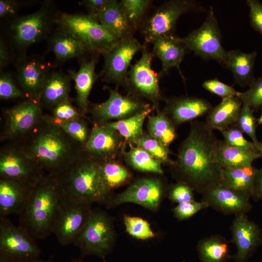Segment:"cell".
<instances>
[{
    "instance_id": "680465c9",
    "label": "cell",
    "mask_w": 262,
    "mask_h": 262,
    "mask_svg": "<svg viewBox=\"0 0 262 262\" xmlns=\"http://www.w3.org/2000/svg\"><path fill=\"white\" fill-rule=\"evenodd\" d=\"M35 262H53L51 261H49V260H38L37 261Z\"/></svg>"
},
{
    "instance_id": "ab89813d",
    "label": "cell",
    "mask_w": 262,
    "mask_h": 262,
    "mask_svg": "<svg viewBox=\"0 0 262 262\" xmlns=\"http://www.w3.org/2000/svg\"><path fill=\"white\" fill-rule=\"evenodd\" d=\"M151 0H121L119 1L133 33L142 22Z\"/></svg>"
},
{
    "instance_id": "4fadbf2b",
    "label": "cell",
    "mask_w": 262,
    "mask_h": 262,
    "mask_svg": "<svg viewBox=\"0 0 262 262\" xmlns=\"http://www.w3.org/2000/svg\"><path fill=\"white\" fill-rule=\"evenodd\" d=\"M92 204L65 195L52 229L61 245L74 244L89 218Z\"/></svg>"
},
{
    "instance_id": "ee69618b",
    "label": "cell",
    "mask_w": 262,
    "mask_h": 262,
    "mask_svg": "<svg viewBox=\"0 0 262 262\" xmlns=\"http://www.w3.org/2000/svg\"><path fill=\"white\" fill-rule=\"evenodd\" d=\"M238 97L247 103L253 112L262 108V76L256 78L246 91L240 92Z\"/></svg>"
},
{
    "instance_id": "8992f818",
    "label": "cell",
    "mask_w": 262,
    "mask_h": 262,
    "mask_svg": "<svg viewBox=\"0 0 262 262\" xmlns=\"http://www.w3.org/2000/svg\"><path fill=\"white\" fill-rule=\"evenodd\" d=\"M56 26L77 38L89 53L104 55L113 49L120 40L88 14L59 13Z\"/></svg>"
},
{
    "instance_id": "9f6ffc18",
    "label": "cell",
    "mask_w": 262,
    "mask_h": 262,
    "mask_svg": "<svg viewBox=\"0 0 262 262\" xmlns=\"http://www.w3.org/2000/svg\"><path fill=\"white\" fill-rule=\"evenodd\" d=\"M258 152L259 153L261 157H262V142H259L258 146Z\"/></svg>"
},
{
    "instance_id": "f907efd6",
    "label": "cell",
    "mask_w": 262,
    "mask_h": 262,
    "mask_svg": "<svg viewBox=\"0 0 262 262\" xmlns=\"http://www.w3.org/2000/svg\"><path fill=\"white\" fill-rule=\"evenodd\" d=\"M249 8V16L251 27L262 34V3L257 0L246 1Z\"/></svg>"
},
{
    "instance_id": "f546056e",
    "label": "cell",
    "mask_w": 262,
    "mask_h": 262,
    "mask_svg": "<svg viewBox=\"0 0 262 262\" xmlns=\"http://www.w3.org/2000/svg\"><path fill=\"white\" fill-rule=\"evenodd\" d=\"M100 24L111 31L119 39L133 36L126 14L116 0H108L96 16Z\"/></svg>"
},
{
    "instance_id": "d590c367",
    "label": "cell",
    "mask_w": 262,
    "mask_h": 262,
    "mask_svg": "<svg viewBox=\"0 0 262 262\" xmlns=\"http://www.w3.org/2000/svg\"><path fill=\"white\" fill-rule=\"evenodd\" d=\"M154 107H149L127 118L109 122L103 125L115 130L125 139L131 141L143 133L145 119Z\"/></svg>"
},
{
    "instance_id": "6125c7cd",
    "label": "cell",
    "mask_w": 262,
    "mask_h": 262,
    "mask_svg": "<svg viewBox=\"0 0 262 262\" xmlns=\"http://www.w3.org/2000/svg\"></svg>"
},
{
    "instance_id": "ba28073f",
    "label": "cell",
    "mask_w": 262,
    "mask_h": 262,
    "mask_svg": "<svg viewBox=\"0 0 262 262\" xmlns=\"http://www.w3.org/2000/svg\"><path fill=\"white\" fill-rule=\"evenodd\" d=\"M46 174L17 143L7 142L0 149V179L19 181L33 187Z\"/></svg>"
},
{
    "instance_id": "83f0119b",
    "label": "cell",
    "mask_w": 262,
    "mask_h": 262,
    "mask_svg": "<svg viewBox=\"0 0 262 262\" xmlns=\"http://www.w3.org/2000/svg\"><path fill=\"white\" fill-rule=\"evenodd\" d=\"M242 105L243 102L238 97L223 98L207 115L205 123L213 131L226 130L235 123Z\"/></svg>"
},
{
    "instance_id": "9c48e42d",
    "label": "cell",
    "mask_w": 262,
    "mask_h": 262,
    "mask_svg": "<svg viewBox=\"0 0 262 262\" xmlns=\"http://www.w3.org/2000/svg\"><path fill=\"white\" fill-rule=\"evenodd\" d=\"M35 240L8 217H0V259L10 262H35L41 250Z\"/></svg>"
},
{
    "instance_id": "9a60e30c",
    "label": "cell",
    "mask_w": 262,
    "mask_h": 262,
    "mask_svg": "<svg viewBox=\"0 0 262 262\" xmlns=\"http://www.w3.org/2000/svg\"><path fill=\"white\" fill-rule=\"evenodd\" d=\"M109 97L99 104L90 103L88 112L92 115L95 124L102 125L110 120H120L131 117L149 108L138 97L123 96L117 90L108 88Z\"/></svg>"
},
{
    "instance_id": "f35d334b",
    "label": "cell",
    "mask_w": 262,
    "mask_h": 262,
    "mask_svg": "<svg viewBox=\"0 0 262 262\" xmlns=\"http://www.w3.org/2000/svg\"><path fill=\"white\" fill-rule=\"evenodd\" d=\"M147 152L151 156L161 163L171 164L169 158L168 148L150 134L143 133L131 141Z\"/></svg>"
},
{
    "instance_id": "6da1fadb",
    "label": "cell",
    "mask_w": 262,
    "mask_h": 262,
    "mask_svg": "<svg viewBox=\"0 0 262 262\" xmlns=\"http://www.w3.org/2000/svg\"><path fill=\"white\" fill-rule=\"evenodd\" d=\"M218 140L205 122H192L188 135L179 148L177 160L170 165L177 182L200 194L220 183L223 168L216 161Z\"/></svg>"
},
{
    "instance_id": "3957f363",
    "label": "cell",
    "mask_w": 262,
    "mask_h": 262,
    "mask_svg": "<svg viewBox=\"0 0 262 262\" xmlns=\"http://www.w3.org/2000/svg\"><path fill=\"white\" fill-rule=\"evenodd\" d=\"M64 196L57 178L46 174L31 188L19 214V226L36 240L48 237L52 233Z\"/></svg>"
},
{
    "instance_id": "94428289",
    "label": "cell",
    "mask_w": 262,
    "mask_h": 262,
    "mask_svg": "<svg viewBox=\"0 0 262 262\" xmlns=\"http://www.w3.org/2000/svg\"><path fill=\"white\" fill-rule=\"evenodd\" d=\"M77 262H82L81 261H79ZM103 262H106L105 261V259H103Z\"/></svg>"
},
{
    "instance_id": "6f0895ef",
    "label": "cell",
    "mask_w": 262,
    "mask_h": 262,
    "mask_svg": "<svg viewBox=\"0 0 262 262\" xmlns=\"http://www.w3.org/2000/svg\"><path fill=\"white\" fill-rule=\"evenodd\" d=\"M261 109L262 110V108ZM261 124H262V111L260 116L257 119V126Z\"/></svg>"
},
{
    "instance_id": "44dd1931",
    "label": "cell",
    "mask_w": 262,
    "mask_h": 262,
    "mask_svg": "<svg viewBox=\"0 0 262 262\" xmlns=\"http://www.w3.org/2000/svg\"><path fill=\"white\" fill-rule=\"evenodd\" d=\"M213 107L208 101L198 97H173L167 99L164 111L177 126L207 115Z\"/></svg>"
},
{
    "instance_id": "f1b7e54d",
    "label": "cell",
    "mask_w": 262,
    "mask_h": 262,
    "mask_svg": "<svg viewBox=\"0 0 262 262\" xmlns=\"http://www.w3.org/2000/svg\"><path fill=\"white\" fill-rule=\"evenodd\" d=\"M257 54L256 51L246 53L240 50L227 51L225 67L233 74L236 84L249 87L255 80L254 67Z\"/></svg>"
},
{
    "instance_id": "e575fe53",
    "label": "cell",
    "mask_w": 262,
    "mask_h": 262,
    "mask_svg": "<svg viewBox=\"0 0 262 262\" xmlns=\"http://www.w3.org/2000/svg\"><path fill=\"white\" fill-rule=\"evenodd\" d=\"M175 127L164 111L148 117L147 128L149 134L168 148L177 137Z\"/></svg>"
},
{
    "instance_id": "e0dca14e",
    "label": "cell",
    "mask_w": 262,
    "mask_h": 262,
    "mask_svg": "<svg viewBox=\"0 0 262 262\" xmlns=\"http://www.w3.org/2000/svg\"><path fill=\"white\" fill-rule=\"evenodd\" d=\"M144 47L133 36L120 39L113 49L103 55V79L118 85L125 84L133 56Z\"/></svg>"
},
{
    "instance_id": "484cf974",
    "label": "cell",
    "mask_w": 262,
    "mask_h": 262,
    "mask_svg": "<svg viewBox=\"0 0 262 262\" xmlns=\"http://www.w3.org/2000/svg\"><path fill=\"white\" fill-rule=\"evenodd\" d=\"M153 52L160 59L162 69L159 73L160 76L168 73L172 67H176L181 74L180 64L187 49L181 40V38L175 35L167 36L154 40Z\"/></svg>"
},
{
    "instance_id": "8d00e7d4",
    "label": "cell",
    "mask_w": 262,
    "mask_h": 262,
    "mask_svg": "<svg viewBox=\"0 0 262 262\" xmlns=\"http://www.w3.org/2000/svg\"><path fill=\"white\" fill-rule=\"evenodd\" d=\"M125 159L130 166L138 171L163 174L161 163L139 147L130 149L125 154Z\"/></svg>"
},
{
    "instance_id": "4316f807",
    "label": "cell",
    "mask_w": 262,
    "mask_h": 262,
    "mask_svg": "<svg viewBox=\"0 0 262 262\" xmlns=\"http://www.w3.org/2000/svg\"><path fill=\"white\" fill-rule=\"evenodd\" d=\"M71 78L59 70L50 71L42 87L40 101L50 111L60 103L69 98Z\"/></svg>"
},
{
    "instance_id": "b9f144b4",
    "label": "cell",
    "mask_w": 262,
    "mask_h": 262,
    "mask_svg": "<svg viewBox=\"0 0 262 262\" xmlns=\"http://www.w3.org/2000/svg\"><path fill=\"white\" fill-rule=\"evenodd\" d=\"M253 111L246 103L243 105L234 124L243 133L247 134L252 142L258 146L259 141L257 139L256 130L257 119L253 115Z\"/></svg>"
},
{
    "instance_id": "5b68a950",
    "label": "cell",
    "mask_w": 262,
    "mask_h": 262,
    "mask_svg": "<svg viewBox=\"0 0 262 262\" xmlns=\"http://www.w3.org/2000/svg\"><path fill=\"white\" fill-rule=\"evenodd\" d=\"M59 14L52 1H45L35 12L12 19L4 40L16 60L26 55L32 44L49 37L57 25Z\"/></svg>"
},
{
    "instance_id": "74e56055",
    "label": "cell",
    "mask_w": 262,
    "mask_h": 262,
    "mask_svg": "<svg viewBox=\"0 0 262 262\" xmlns=\"http://www.w3.org/2000/svg\"><path fill=\"white\" fill-rule=\"evenodd\" d=\"M45 116L51 122L59 126L82 147L88 141L91 131L88 128L84 117L72 120L63 121L54 119L49 115L45 114Z\"/></svg>"
},
{
    "instance_id": "7402d4cb",
    "label": "cell",
    "mask_w": 262,
    "mask_h": 262,
    "mask_svg": "<svg viewBox=\"0 0 262 262\" xmlns=\"http://www.w3.org/2000/svg\"><path fill=\"white\" fill-rule=\"evenodd\" d=\"M118 133L112 128L95 124L82 151L99 161L114 159L121 144Z\"/></svg>"
},
{
    "instance_id": "52a82bcc",
    "label": "cell",
    "mask_w": 262,
    "mask_h": 262,
    "mask_svg": "<svg viewBox=\"0 0 262 262\" xmlns=\"http://www.w3.org/2000/svg\"><path fill=\"white\" fill-rule=\"evenodd\" d=\"M115 238L112 217L106 212L95 208L73 244L83 256L95 255L105 259L111 252Z\"/></svg>"
},
{
    "instance_id": "91938a15",
    "label": "cell",
    "mask_w": 262,
    "mask_h": 262,
    "mask_svg": "<svg viewBox=\"0 0 262 262\" xmlns=\"http://www.w3.org/2000/svg\"><path fill=\"white\" fill-rule=\"evenodd\" d=\"M0 262H10L7 261L6 260H4V259H0Z\"/></svg>"
},
{
    "instance_id": "11a10c76",
    "label": "cell",
    "mask_w": 262,
    "mask_h": 262,
    "mask_svg": "<svg viewBox=\"0 0 262 262\" xmlns=\"http://www.w3.org/2000/svg\"><path fill=\"white\" fill-rule=\"evenodd\" d=\"M252 197L255 200L262 199V166L257 169Z\"/></svg>"
},
{
    "instance_id": "cb8c5ba5",
    "label": "cell",
    "mask_w": 262,
    "mask_h": 262,
    "mask_svg": "<svg viewBox=\"0 0 262 262\" xmlns=\"http://www.w3.org/2000/svg\"><path fill=\"white\" fill-rule=\"evenodd\" d=\"M48 40V49L55 54L57 64L74 58L83 59L89 53L77 38L57 26Z\"/></svg>"
},
{
    "instance_id": "5bb4252c",
    "label": "cell",
    "mask_w": 262,
    "mask_h": 262,
    "mask_svg": "<svg viewBox=\"0 0 262 262\" xmlns=\"http://www.w3.org/2000/svg\"><path fill=\"white\" fill-rule=\"evenodd\" d=\"M141 52V57L131 66L125 84L131 95L144 97L155 106L162 98L159 87L161 76L152 68L153 51L145 47Z\"/></svg>"
},
{
    "instance_id": "db71d44e",
    "label": "cell",
    "mask_w": 262,
    "mask_h": 262,
    "mask_svg": "<svg viewBox=\"0 0 262 262\" xmlns=\"http://www.w3.org/2000/svg\"><path fill=\"white\" fill-rule=\"evenodd\" d=\"M10 49L3 37L0 39V69L7 66L12 58Z\"/></svg>"
},
{
    "instance_id": "7c38bea8",
    "label": "cell",
    "mask_w": 262,
    "mask_h": 262,
    "mask_svg": "<svg viewBox=\"0 0 262 262\" xmlns=\"http://www.w3.org/2000/svg\"><path fill=\"white\" fill-rule=\"evenodd\" d=\"M40 101L26 98L3 114L0 141L17 142L28 134L43 119Z\"/></svg>"
},
{
    "instance_id": "d6986e66",
    "label": "cell",
    "mask_w": 262,
    "mask_h": 262,
    "mask_svg": "<svg viewBox=\"0 0 262 262\" xmlns=\"http://www.w3.org/2000/svg\"><path fill=\"white\" fill-rule=\"evenodd\" d=\"M201 195V200L224 214H246L252 208L249 196L221 183L208 187Z\"/></svg>"
},
{
    "instance_id": "1f68e13d",
    "label": "cell",
    "mask_w": 262,
    "mask_h": 262,
    "mask_svg": "<svg viewBox=\"0 0 262 262\" xmlns=\"http://www.w3.org/2000/svg\"><path fill=\"white\" fill-rule=\"evenodd\" d=\"M257 169L252 165L237 169H223L220 183L252 197Z\"/></svg>"
},
{
    "instance_id": "7a4b0ae2",
    "label": "cell",
    "mask_w": 262,
    "mask_h": 262,
    "mask_svg": "<svg viewBox=\"0 0 262 262\" xmlns=\"http://www.w3.org/2000/svg\"><path fill=\"white\" fill-rule=\"evenodd\" d=\"M47 174L57 176L82 152V146L45 116L18 142Z\"/></svg>"
},
{
    "instance_id": "8fae6325",
    "label": "cell",
    "mask_w": 262,
    "mask_h": 262,
    "mask_svg": "<svg viewBox=\"0 0 262 262\" xmlns=\"http://www.w3.org/2000/svg\"><path fill=\"white\" fill-rule=\"evenodd\" d=\"M201 10L197 2L191 0H171L158 6L145 20L142 33L147 43L164 37L175 35L180 17L195 10Z\"/></svg>"
},
{
    "instance_id": "f5cc1de1",
    "label": "cell",
    "mask_w": 262,
    "mask_h": 262,
    "mask_svg": "<svg viewBox=\"0 0 262 262\" xmlns=\"http://www.w3.org/2000/svg\"><path fill=\"white\" fill-rule=\"evenodd\" d=\"M108 0H84L79 2V4L84 6L87 9L88 15L96 18L98 13L103 8Z\"/></svg>"
},
{
    "instance_id": "2e32d148",
    "label": "cell",
    "mask_w": 262,
    "mask_h": 262,
    "mask_svg": "<svg viewBox=\"0 0 262 262\" xmlns=\"http://www.w3.org/2000/svg\"><path fill=\"white\" fill-rule=\"evenodd\" d=\"M164 186L159 179L145 178L131 183L125 191L105 202L111 208L125 203H133L152 211H157L163 199Z\"/></svg>"
},
{
    "instance_id": "d4e9b609",
    "label": "cell",
    "mask_w": 262,
    "mask_h": 262,
    "mask_svg": "<svg viewBox=\"0 0 262 262\" xmlns=\"http://www.w3.org/2000/svg\"><path fill=\"white\" fill-rule=\"evenodd\" d=\"M96 60L95 59L87 60L84 58L77 71L68 70V75L74 82L77 109L83 116L88 112L90 92L98 77L95 72Z\"/></svg>"
},
{
    "instance_id": "603a6c76",
    "label": "cell",
    "mask_w": 262,
    "mask_h": 262,
    "mask_svg": "<svg viewBox=\"0 0 262 262\" xmlns=\"http://www.w3.org/2000/svg\"><path fill=\"white\" fill-rule=\"evenodd\" d=\"M32 187L24 182L0 179V217L19 214Z\"/></svg>"
},
{
    "instance_id": "f6af8a7d",
    "label": "cell",
    "mask_w": 262,
    "mask_h": 262,
    "mask_svg": "<svg viewBox=\"0 0 262 262\" xmlns=\"http://www.w3.org/2000/svg\"><path fill=\"white\" fill-rule=\"evenodd\" d=\"M220 132L223 136V140L228 144L258 152L257 146L253 142L247 140L243 132L234 124Z\"/></svg>"
},
{
    "instance_id": "4dcf8cb0",
    "label": "cell",
    "mask_w": 262,
    "mask_h": 262,
    "mask_svg": "<svg viewBox=\"0 0 262 262\" xmlns=\"http://www.w3.org/2000/svg\"><path fill=\"white\" fill-rule=\"evenodd\" d=\"M216 161L223 169H233L252 165L256 159L261 158L259 153L233 147L224 140H218Z\"/></svg>"
},
{
    "instance_id": "681fc988",
    "label": "cell",
    "mask_w": 262,
    "mask_h": 262,
    "mask_svg": "<svg viewBox=\"0 0 262 262\" xmlns=\"http://www.w3.org/2000/svg\"><path fill=\"white\" fill-rule=\"evenodd\" d=\"M202 87L210 92L223 98L231 97H238L240 93L233 87L221 82L217 78L205 81Z\"/></svg>"
},
{
    "instance_id": "60d3db41",
    "label": "cell",
    "mask_w": 262,
    "mask_h": 262,
    "mask_svg": "<svg viewBox=\"0 0 262 262\" xmlns=\"http://www.w3.org/2000/svg\"><path fill=\"white\" fill-rule=\"evenodd\" d=\"M123 221L127 232L133 238L146 240L155 237L150 224L142 218L124 215Z\"/></svg>"
},
{
    "instance_id": "836d02e7",
    "label": "cell",
    "mask_w": 262,
    "mask_h": 262,
    "mask_svg": "<svg viewBox=\"0 0 262 262\" xmlns=\"http://www.w3.org/2000/svg\"><path fill=\"white\" fill-rule=\"evenodd\" d=\"M197 250L201 262H227L229 255L228 241L218 234L213 235L201 240Z\"/></svg>"
},
{
    "instance_id": "bcb514c9",
    "label": "cell",
    "mask_w": 262,
    "mask_h": 262,
    "mask_svg": "<svg viewBox=\"0 0 262 262\" xmlns=\"http://www.w3.org/2000/svg\"><path fill=\"white\" fill-rule=\"evenodd\" d=\"M209 207L208 204L201 200H195L178 204L172 209L174 216L179 220L188 219L201 210Z\"/></svg>"
},
{
    "instance_id": "816d5d0a",
    "label": "cell",
    "mask_w": 262,
    "mask_h": 262,
    "mask_svg": "<svg viewBox=\"0 0 262 262\" xmlns=\"http://www.w3.org/2000/svg\"><path fill=\"white\" fill-rule=\"evenodd\" d=\"M27 2L13 0H0V17H15L16 15Z\"/></svg>"
},
{
    "instance_id": "7dc6e473",
    "label": "cell",
    "mask_w": 262,
    "mask_h": 262,
    "mask_svg": "<svg viewBox=\"0 0 262 262\" xmlns=\"http://www.w3.org/2000/svg\"><path fill=\"white\" fill-rule=\"evenodd\" d=\"M49 115L54 119L63 121L72 120L84 116L71 104L70 99L57 104L51 111Z\"/></svg>"
},
{
    "instance_id": "ac0fdd59",
    "label": "cell",
    "mask_w": 262,
    "mask_h": 262,
    "mask_svg": "<svg viewBox=\"0 0 262 262\" xmlns=\"http://www.w3.org/2000/svg\"><path fill=\"white\" fill-rule=\"evenodd\" d=\"M16 82L27 98L40 101L44 81L50 71L44 57L25 55L16 62Z\"/></svg>"
},
{
    "instance_id": "c3c4849f",
    "label": "cell",
    "mask_w": 262,
    "mask_h": 262,
    "mask_svg": "<svg viewBox=\"0 0 262 262\" xmlns=\"http://www.w3.org/2000/svg\"><path fill=\"white\" fill-rule=\"evenodd\" d=\"M194 191L188 185L180 182L172 184L168 189V198L178 204L195 200Z\"/></svg>"
},
{
    "instance_id": "277c9868",
    "label": "cell",
    "mask_w": 262,
    "mask_h": 262,
    "mask_svg": "<svg viewBox=\"0 0 262 262\" xmlns=\"http://www.w3.org/2000/svg\"><path fill=\"white\" fill-rule=\"evenodd\" d=\"M100 161L82 152L56 177L68 197L91 203L107 199L101 182Z\"/></svg>"
},
{
    "instance_id": "ffe728a7",
    "label": "cell",
    "mask_w": 262,
    "mask_h": 262,
    "mask_svg": "<svg viewBox=\"0 0 262 262\" xmlns=\"http://www.w3.org/2000/svg\"><path fill=\"white\" fill-rule=\"evenodd\" d=\"M230 230L231 241L237 248L236 253L231 257L236 262H245L261 244V229L246 214H239L234 215Z\"/></svg>"
},
{
    "instance_id": "7bdbcfd3",
    "label": "cell",
    "mask_w": 262,
    "mask_h": 262,
    "mask_svg": "<svg viewBox=\"0 0 262 262\" xmlns=\"http://www.w3.org/2000/svg\"><path fill=\"white\" fill-rule=\"evenodd\" d=\"M27 98L18 87L12 75L8 72L1 71L0 74V98L12 99Z\"/></svg>"
},
{
    "instance_id": "d6a6232c",
    "label": "cell",
    "mask_w": 262,
    "mask_h": 262,
    "mask_svg": "<svg viewBox=\"0 0 262 262\" xmlns=\"http://www.w3.org/2000/svg\"><path fill=\"white\" fill-rule=\"evenodd\" d=\"M100 176L107 198L113 190L127 183L131 178L128 169L114 159L100 161Z\"/></svg>"
},
{
    "instance_id": "30bf717a",
    "label": "cell",
    "mask_w": 262,
    "mask_h": 262,
    "mask_svg": "<svg viewBox=\"0 0 262 262\" xmlns=\"http://www.w3.org/2000/svg\"><path fill=\"white\" fill-rule=\"evenodd\" d=\"M222 35L213 7L202 25L181 40L185 48L206 60H213L225 66L227 51L222 46Z\"/></svg>"
}]
</instances>
